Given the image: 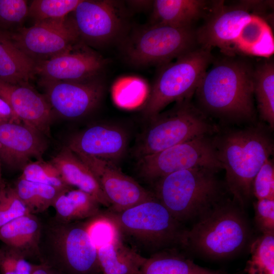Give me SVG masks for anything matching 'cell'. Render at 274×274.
Returning <instances> with one entry per match:
<instances>
[{"mask_svg":"<svg viewBox=\"0 0 274 274\" xmlns=\"http://www.w3.org/2000/svg\"><path fill=\"white\" fill-rule=\"evenodd\" d=\"M126 132L116 126L97 124L72 135L66 146L74 153L110 161L116 164L125 155Z\"/></svg>","mask_w":274,"mask_h":274,"instance_id":"ac0fdd59","label":"cell"},{"mask_svg":"<svg viewBox=\"0 0 274 274\" xmlns=\"http://www.w3.org/2000/svg\"><path fill=\"white\" fill-rule=\"evenodd\" d=\"M50 161L59 172L64 182L93 196L100 204L110 207L99 183L89 167L71 149L64 147Z\"/></svg>","mask_w":274,"mask_h":274,"instance_id":"ffe728a7","label":"cell"},{"mask_svg":"<svg viewBox=\"0 0 274 274\" xmlns=\"http://www.w3.org/2000/svg\"><path fill=\"white\" fill-rule=\"evenodd\" d=\"M91 218L86 223V228L97 249L121 237L118 227L106 214H98Z\"/></svg>","mask_w":274,"mask_h":274,"instance_id":"1f68e13d","label":"cell"},{"mask_svg":"<svg viewBox=\"0 0 274 274\" xmlns=\"http://www.w3.org/2000/svg\"><path fill=\"white\" fill-rule=\"evenodd\" d=\"M32 265L18 250L6 245L0 248L1 274H31Z\"/></svg>","mask_w":274,"mask_h":274,"instance_id":"e575fe53","label":"cell"},{"mask_svg":"<svg viewBox=\"0 0 274 274\" xmlns=\"http://www.w3.org/2000/svg\"><path fill=\"white\" fill-rule=\"evenodd\" d=\"M210 136L197 138L138 159L142 177L150 181L181 170L204 167L223 169Z\"/></svg>","mask_w":274,"mask_h":274,"instance_id":"7c38bea8","label":"cell"},{"mask_svg":"<svg viewBox=\"0 0 274 274\" xmlns=\"http://www.w3.org/2000/svg\"><path fill=\"white\" fill-rule=\"evenodd\" d=\"M100 204L91 195L71 189L60 193L52 206L56 210L57 221L68 223L98 215Z\"/></svg>","mask_w":274,"mask_h":274,"instance_id":"d4e9b609","label":"cell"},{"mask_svg":"<svg viewBox=\"0 0 274 274\" xmlns=\"http://www.w3.org/2000/svg\"><path fill=\"white\" fill-rule=\"evenodd\" d=\"M48 147L46 136L23 123L0 122V161L22 169L32 161L43 159Z\"/></svg>","mask_w":274,"mask_h":274,"instance_id":"e0dca14e","label":"cell"},{"mask_svg":"<svg viewBox=\"0 0 274 274\" xmlns=\"http://www.w3.org/2000/svg\"><path fill=\"white\" fill-rule=\"evenodd\" d=\"M254 95L260 117L274 128V63L265 60L254 67Z\"/></svg>","mask_w":274,"mask_h":274,"instance_id":"4316f807","label":"cell"},{"mask_svg":"<svg viewBox=\"0 0 274 274\" xmlns=\"http://www.w3.org/2000/svg\"><path fill=\"white\" fill-rule=\"evenodd\" d=\"M209 4L203 0L153 1L150 24L193 27L199 18L206 16Z\"/></svg>","mask_w":274,"mask_h":274,"instance_id":"44dd1931","label":"cell"},{"mask_svg":"<svg viewBox=\"0 0 274 274\" xmlns=\"http://www.w3.org/2000/svg\"><path fill=\"white\" fill-rule=\"evenodd\" d=\"M125 235L153 254L177 245L184 246L186 230L156 198L120 212L106 213Z\"/></svg>","mask_w":274,"mask_h":274,"instance_id":"52a82bcc","label":"cell"},{"mask_svg":"<svg viewBox=\"0 0 274 274\" xmlns=\"http://www.w3.org/2000/svg\"><path fill=\"white\" fill-rule=\"evenodd\" d=\"M101 274H102V273H101Z\"/></svg>","mask_w":274,"mask_h":274,"instance_id":"b9f144b4","label":"cell"},{"mask_svg":"<svg viewBox=\"0 0 274 274\" xmlns=\"http://www.w3.org/2000/svg\"><path fill=\"white\" fill-rule=\"evenodd\" d=\"M28 8L24 0H0V30L12 32L20 28Z\"/></svg>","mask_w":274,"mask_h":274,"instance_id":"d6a6232c","label":"cell"},{"mask_svg":"<svg viewBox=\"0 0 274 274\" xmlns=\"http://www.w3.org/2000/svg\"><path fill=\"white\" fill-rule=\"evenodd\" d=\"M71 14L80 39L89 46H106L126 36L127 13L121 2L81 0Z\"/></svg>","mask_w":274,"mask_h":274,"instance_id":"8fae6325","label":"cell"},{"mask_svg":"<svg viewBox=\"0 0 274 274\" xmlns=\"http://www.w3.org/2000/svg\"><path fill=\"white\" fill-rule=\"evenodd\" d=\"M81 0H34L28 8V16L35 23L65 18L72 13Z\"/></svg>","mask_w":274,"mask_h":274,"instance_id":"4dcf8cb0","label":"cell"},{"mask_svg":"<svg viewBox=\"0 0 274 274\" xmlns=\"http://www.w3.org/2000/svg\"><path fill=\"white\" fill-rule=\"evenodd\" d=\"M14 188L32 214L43 212L52 206L57 196L62 192L52 186L19 178Z\"/></svg>","mask_w":274,"mask_h":274,"instance_id":"83f0119b","label":"cell"},{"mask_svg":"<svg viewBox=\"0 0 274 274\" xmlns=\"http://www.w3.org/2000/svg\"><path fill=\"white\" fill-rule=\"evenodd\" d=\"M27 214L29 212L14 187L5 183L0 187V227L16 218Z\"/></svg>","mask_w":274,"mask_h":274,"instance_id":"836d02e7","label":"cell"},{"mask_svg":"<svg viewBox=\"0 0 274 274\" xmlns=\"http://www.w3.org/2000/svg\"><path fill=\"white\" fill-rule=\"evenodd\" d=\"M42 229L39 219L32 214L17 217L0 227V241L20 252L26 258L38 255Z\"/></svg>","mask_w":274,"mask_h":274,"instance_id":"603a6c76","label":"cell"},{"mask_svg":"<svg viewBox=\"0 0 274 274\" xmlns=\"http://www.w3.org/2000/svg\"><path fill=\"white\" fill-rule=\"evenodd\" d=\"M75 154L95 175L110 202L112 212H120L155 198V195L124 174L117 164L92 156Z\"/></svg>","mask_w":274,"mask_h":274,"instance_id":"2e32d148","label":"cell"},{"mask_svg":"<svg viewBox=\"0 0 274 274\" xmlns=\"http://www.w3.org/2000/svg\"><path fill=\"white\" fill-rule=\"evenodd\" d=\"M0 97L23 123L50 136L52 110L45 95L29 84H12L0 80Z\"/></svg>","mask_w":274,"mask_h":274,"instance_id":"d6986e66","label":"cell"},{"mask_svg":"<svg viewBox=\"0 0 274 274\" xmlns=\"http://www.w3.org/2000/svg\"><path fill=\"white\" fill-rule=\"evenodd\" d=\"M217 158L226 172V183L241 207L253 195L254 178L273 152V142L263 125L219 131L212 138Z\"/></svg>","mask_w":274,"mask_h":274,"instance_id":"3957f363","label":"cell"},{"mask_svg":"<svg viewBox=\"0 0 274 274\" xmlns=\"http://www.w3.org/2000/svg\"><path fill=\"white\" fill-rule=\"evenodd\" d=\"M253 195L258 199H274V165L268 159L260 168L254 179Z\"/></svg>","mask_w":274,"mask_h":274,"instance_id":"d590c367","label":"cell"},{"mask_svg":"<svg viewBox=\"0 0 274 274\" xmlns=\"http://www.w3.org/2000/svg\"><path fill=\"white\" fill-rule=\"evenodd\" d=\"M108 60L81 40L50 58L37 62L41 80L80 82L101 76Z\"/></svg>","mask_w":274,"mask_h":274,"instance_id":"5bb4252c","label":"cell"},{"mask_svg":"<svg viewBox=\"0 0 274 274\" xmlns=\"http://www.w3.org/2000/svg\"><path fill=\"white\" fill-rule=\"evenodd\" d=\"M244 274H274V233L262 234L251 246Z\"/></svg>","mask_w":274,"mask_h":274,"instance_id":"f1b7e54d","label":"cell"},{"mask_svg":"<svg viewBox=\"0 0 274 274\" xmlns=\"http://www.w3.org/2000/svg\"><path fill=\"white\" fill-rule=\"evenodd\" d=\"M214 169L181 170L156 181V198L180 222L199 218L221 200V186Z\"/></svg>","mask_w":274,"mask_h":274,"instance_id":"5b68a950","label":"cell"},{"mask_svg":"<svg viewBox=\"0 0 274 274\" xmlns=\"http://www.w3.org/2000/svg\"><path fill=\"white\" fill-rule=\"evenodd\" d=\"M255 223L262 234L274 233V199H258L254 203Z\"/></svg>","mask_w":274,"mask_h":274,"instance_id":"8d00e7d4","label":"cell"},{"mask_svg":"<svg viewBox=\"0 0 274 274\" xmlns=\"http://www.w3.org/2000/svg\"><path fill=\"white\" fill-rule=\"evenodd\" d=\"M213 63L195 92L198 108L223 122H254L252 64L239 56L226 55Z\"/></svg>","mask_w":274,"mask_h":274,"instance_id":"6da1fadb","label":"cell"},{"mask_svg":"<svg viewBox=\"0 0 274 274\" xmlns=\"http://www.w3.org/2000/svg\"><path fill=\"white\" fill-rule=\"evenodd\" d=\"M214 60L211 49L199 46L162 66L143 108L150 120L169 104L191 99Z\"/></svg>","mask_w":274,"mask_h":274,"instance_id":"9c48e42d","label":"cell"},{"mask_svg":"<svg viewBox=\"0 0 274 274\" xmlns=\"http://www.w3.org/2000/svg\"><path fill=\"white\" fill-rule=\"evenodd\" d=\"M121 43L125 59L136 67L160 66L199 46L193 27L162 24L136 29Z\"/></svg>","mask_w":274,"mask_h":274,"instance_id":"30bf717a","label":"cell"},{"mask_svg":"<svg viewBox=\"0 0 274 274\" xmlns=\"http://www.w3.org/2000/svg\"><path fill=\"white\" fill-rule=\"evenodd\" d=\"M140 274H227L221 270L203 267L182 255L168 250L147 258Z\"/></svg>","mask_w":274,"mask_h":274,"instance_id":"484cf974","label":"cell"},{"mask_svg":"<svg viewBox=\"0 0 274 274\" xmlns=\"http://www.w3.org/2000/svg\"><path fill=\"white\" fill-rule=\"evenodd\" d=\"M130 6L135 9H146L153 5V1H129L127 2Z\"/></svg>","mask_w":274,"mask_h":274,"instance_id":"ab89813d","label":"cell"},{"mask_svg":"<svg viewBox=\"0 0 274 274\" xmlns=\"http://www.w3.org/2000/svg\"><path fill=\"white\" fill-rule=\"evenodd\" d=\"M38 256L58 274L102 273L86 223L57 221L42 226Z\"/></svg>","mask_w":274,"mask_h":274,"instance_id":"8992f818","label":"cell"},{"mask_svg":"<svg viewBox=\"0 0 274 274\" xmlns=\"http://www.w3.org/2000/svg\"><path fill=\"white\" fill-rule=\"evenodd\" d=\"M5 182H4L3 178H2V170H1V162L0 161V187L4 185Z\"/></svg>","mask_w":274,"mask_h":274,"instance_id":"60d3db41","label":"cell"},{"mask_svg":"<svg viewBox=\"0 0 274 274\" xmlns=\"http://www.w3.org/2000/svg\"><path fill=\"white\" fill-rule=\"evenodd\" d=\"M102 274H140L147 258L125 246L121 237L97 249Z\"/></svg>","mask_w":274,"mask_h":274,"instance_id":"cb8c5ba5","label":"cell"},{"mask_svg":"<svg viewBox=\"0 0 274 274\" xmlns=\"http://www.w3.org/2000/svg\"><path fill=\"white\" fill-rule=\"evenodd\" d=\"M52 111L68 118H80L95 109L105 94L101 76L80 82L41 80Z\"/></svg>","mask_w":274,"mask_h":274,"instance_id":"9a60e30c","label":"cell"},{"mask_svg":"<svg viewBox=\"0 0 274 274\" xmlns=\"http://www.w3.org/2000/svg\"><path fill=\"white\" fill-rule=\"evenodd\" d=\"M0 122L22 123L10 106L0 97Z\"/></svg>","mask_w":274,"mask_h":274,"instance_id":"74e56055","label":"cell"},{"mask_svg":"<svg viewBox=\"0 0 274 274\" xmlns=\"http://www.w3.org/2000/svg\"><path fill=\"white\" fill-rule=\"evenodd\" d=\"M19 178L52 186L62 192L71 189L63 180L55 166L43 159L31 161L22 169Z\"/></svg>","mask_w":274,"mask_h":274,"instance_id":"f546056e","label":"cell"},{"mask_svg":"<svg viewBox=\"0 0 274 274\" xmlns=\"http://www.w3.org/2000/svg\"><path fill=\"white\" fill-rule=\"evenodd\" d=\"M191 100L176 102L171 109L150 120L136 145L134 154L138 159L219 131Z\"/></svg>","mask_w":274,"mask_h":274,"instance_id":"ba28073f","label":"cell"},{"mask_svg":"<svg viewBox=\"0 0 274 274\" xmlns=\"http://www.w3.org/2000/svg\"><path fill=\"white\" fill-rule=\"evenodd\" d=\"M37 62L21 51L10 33L0 30V80L12 84H28L37 75Z\"/></svg>","mask_w":274,"mask_h":274,"instance_id":"7402d4cb","label":"cell"},{"mask_svg":"<svg viewBox=\"0 0 274 274\" xmlns=\"http://www.w3.org/2000/svg\"><path fill=\"white\" fill-rule=\"evenodd\" d=\"M234 200L221 201L186 230L184 246L211 258L231 257L241 251L250 235L243 212Z\"/></svg>","mask_w":274,"mask_h":274,"instance_id":"277c9868","label":"cell"},{"mask_svg":"<svg viewBox=\"0 0 274 274\" xmlns=\"http://www.w3.org/2000/svg\"><path fill=\"white\" fill-rule=\"evenodd\" d=\"M263 4L257 1H242L231 5L223 1L213 2L205 22L196 30L199 46L211 49L218 47L226 56H266L260 43L264 45V38H272Z\"/></svg>","mask_w":274,"mask_h":274,"instance_id":"7a4b0ae2","label":"cell"},{"mask_svg":"<svg viewBox=\"0 0 274 274\" xmlns=\"http://www.w3.org/2000/svg\"><path fill=\"white\" fill-rule=\"evenodd\" d=\"M9 33L16 46L37 62L63 52L80 40L71 16L36 22Z\"/></svg>","mask_w":274,"mask_h":274,"instance_id":"4fadbf2b","label":"cell"},{"mask_svg":"<svg viewBox=\"0 0 274 274\" xmlns=\"http://www.w3.org/2000/svg\"><path fill=\"white\" fill-rule=\"evenodd\" d=\"M31 274H58L48 265L40 263L33 264Z\"/></svg>","mask_w":274,"mask_h":274,"instance_id":"f35d334b","label":"cell"}]
</instances>
